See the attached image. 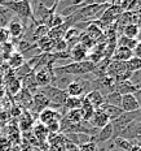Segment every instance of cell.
I'll return each mask as SVG.
<instances>
[{
	"label": "cell",
	"instance_id": "obj_1",
	"mask_svg": "<svg viewBox=\"0 0 141 151\" xmlns=\"http://www.w3.org/2000/svg\"><path fill=\"white\" fill-rule=\"evenodd\" d=\"M96 72V64H93L91 60H84L80 63H69L66 65L61 67H53V74L55 76H86L92 74Z\"/></svg>",
	"mask_w": 141,
	"mask_h": 151
},
{
	"label": "cell",
	"instance_id": "obj_2",
	"mask_svg": "<svg viewBox=\"0 0 141 151\" xmlns=\"http://www.w3.org/2000/svg\"><path fill=\"white\" fill-rule=\"evenodd\" d=\"M0 5L4 7V8H7L8 11L12 12V13H14L21 21L22 20L23 21L30 20V21H33V24H35L34 17H33L31 3L27 1V0H23V1H1Z\"/></svg>",
	"mask_w": 141,
	"mask_h": 151
},
{
	"label": "cell",
	"instance_id": "obj_3",
	"mask_svg": "<svg viewBox=\"0 0 141 151\" xmlns=\"http://www.w3.org/2000/svg\"><path fill=\"white\" fill-rule=\"evenodd\" d=\"M39 93H42L43 95L47 96V99L49 100L51 103V108L52 107H56V108H60V107H64V103L66 100V91H62L57 89V87H53V86H45V87H39L38 89Z\"/></svg>",
	"mask_w": 141,
	"mask_h": 151
},
{
	"label": "cell",
	"instance_id": "obj_4",
	"mask_svg": "<svg viewBox=\"0 0 141 151\" xmlns=\"http://www.w3.org/2000/svg\"><path fill=\"white\" fill-rule=\"evenodd\" d=\"M139 119H141L140 111L130 112V113L123 112L118 119H115L114 121H111L113 130H114V137H119V136H120V133L124 130V129H126L127 127H130L133 121L139 120Z\"/></svg>",
	"mask_w": 141,
	"mask_h": 151
},
{
	"label": "cell",
	"instance_id": "obj_5",
	"mask_svg": "<svg viewBox=\"0 0 141 151\" xmlns=\"http://www.w3.org/2000/svg\"><path fill=\"white\" fill-rule=\"evenodd\" d=\"M35 74V81L38 83V87H45L49 86L52 83L53 80V64H48L45 67L38 69L36 72H34Z\"/></svg>",
	"mask_w": 141,
	"mask_h": 151
},
{
	"label": "cell",
	"instance_id": "obj_6",
	"mask_svg": "<svg viewBox=\"0 0 141 151\" xmlns=\"http://www.w3.org/2000/svg\"><path fill=\"white\" fill-rule=\"evenodd\" d=\"M45 108H51V103H49V100L47 99L45 95H43L42 93L36 91L33 95V104H31V108H30L31 112L40 113Z\"/></svg>",
	"mask_w": 141,
	"mask_h": 151
},
{
	"label": "cell",
	"instance_id": "obj_7",
	"mask_svg": "<svg viewBox=\"0 0 141 151\" xmlns=\"http://www.w3.org/2000/svg\"><path fill=\"white\" fill-rule=\"evenodd\" d=\"M7 30L9 33V37L14 38V39H20L25 34V25L21 22L20 18L16 17V18H12V21L8 24Z\"/></svg>",
	"mask_w": 141,
	"mask_h": 151
},
{
	"label": "cell",
	"instance_id": "obj_8",
	"mask_svg": "<svg viewBox=\"0 0 141 151\" xmlns=\"http://www.w3.org/2000/svg\"><path fill=\"white\" fill-rule=\"evenodd\" d=\"M62 117H64V115H60V112L53 108H45L39 113V121L44 127L55 120H62Z\"/></svg>",
	"mask_w": 141,
	"mask_h": 151
},
{
	"label": "cell",
	"instance_id": "obj_9",
	"mask_svg": "<svg viewBox=\"0 0 141 151\" xmlns=\"http://www.w3.org/2000/svg\"><path fill=\"white\" fill-rule=\"evenodd\" d=\"M120 108L123 112L130 113V112H137L139 111V103L133 94H127V95H122V103Z\"/></svg>",
	"mask_w": 141,
	"mask_h": 151
},
{
	"label": "cell",
	"instance_id": "obj_10",
	"mask_svg": "<svg viewBox=\"0 0 141 151\" xmlns=\"http://www.w3.org/2000/svg\"><path fill=\"white\" fill-rule=\"evenodd\" d=\"M113 137H114V130H113L111 122H109L108 125H105L104 128L98 130V133L96 134V137H95V139H93V142H95L96 145L105 143V142H109V141H111Z\"/></svg>",
	"mask_w": 141,
	"mask_h": 151
},
{
	"label": "cell",
	"instance_id": "obj_11",
	"mask_svg": "<svg viewBox=\"0 0 141 151\" xmlns=\"http://www.w3.org/2000/svg\"><path fill=\"white\" fill-rule=\"evenodd\" d=\"M88 122L95 129H98L100 130V129H102L105 125H108L109 122H110V120H109V117L101 111V109L97 108V109H95V113H93V116L91 117V120Z\"/></svg>",
	"mask_w": 141,
	"mask_h": 151
},
{
	"label": "cell",
	"instance_id": "obj_12",
	"mask_svg": "<svg viewBox=\"0 0 141 151\" xmlns=\"http://www.w3.org/2000/svg\"><path fill=\"white\" fill-rule=\"evenodd\" d=\"M69 52H70V59H73L74 63H80V61L87 60V52H88V50L80 45V43H77L75 46L70 47Z\"/></svg>",
	"mask_w": 141,
	"mask_h": 151
},
{
	"label": "cell",
	"instance_id": "obj_13",
	"mask_svg": "<svg viewBox=\"0 0 141 151\" xmlns=\"http://www.w3.org/2000/svg\"><path fill=\"white\" fill-rule=\"evenodd\" d=\"M133 56V52L128 48H124V47H115V50L113 51L111 55V61H118V63H127L131 58Z\"/></svg>",
	"mask_w": 141,
	"mask_h": 151
},
{
	"label": "cell",
	"instance_id": "obj_14",
	"mask_svg": "<svg viewBox=\"0 0 141 151\" xmlns=\"http://www.w3.org/2000/svg\"><path fill=\"white\" fill-rule=\"evenodd\" d=\"M84 99H86L95 109L100 108V107L104 104V102H105L104 95H102L98 90H91L89 93H87L86 95H84Z\"/></svg>",
	"mask_w": 141,
	"mask_h": 151
},
{
	"label": "cell",
	"instance_id": "obj_15",
	"mask_svg": "<svg viewBox=\"0 0 141 151\" xmlns=\"http://www.w3.org/2000/svg\"><path fill=\"white\" fill-rule=\"evenodd\" d=\"M139 90L135 85L131 82L130 80L128 81H120V82H117L115 83V89L114 91L119 93L120 95H127V94H135L136 91Z\"/></svg>",
	"mask_w": 141,
	"mask_h": 151
},
{
	"label": "cell",
	"instance_id": "obj_16",
	"mask_svg": "<svg viewBox=\"0 0 141 151\" xmlns=\"http://www.w3.org/2000/svg\"><path fill=\"white\" fill-rule=\"evenodd\" d=\"M38 50L42 53H53V48H55V40H52L48 35L39 39L35 43Z\"/></svg>",
	"mask_w": 141,
	"mask_h": 151
},
{
	"label": "cell",
	"instance_id": "obj_17",
	"mask_svg": "<svg viewBox=\"0 0 141 151\" xmlns=\"http://www.w3.org/2000/svg\"><path fill=\"white\" fill-rule=\"evenodd\" d=\"M100 109H101V111L104 112L106 116H108L109 120H110V122L114 121L115 119H118L119 116L123 113L122 108H119V107H114V106H110V104H106V103H104V104L100 107Z\"/></svg>",
	"mask_w": 141,
	"mask_h": 151
},
{
	"label": "cell",
	"instance_id": "obj_18",
	"mask_svg": "<svg viewBox=\"0 0 141 151\" xmlns=\"http://www.w3.org/2000/svg\"><path fill=\"white\" fill-rule=\"evenodd\" d=\"M21 83H22L23 89L29 90L33 95L38 91V89H39V87H38L36 81H35V74H34V72L33 73H30V74H27L26 77H23L22 80H21Z\"/></svg>",
	"mask_w": 141,
	"mask_h": 151
},
{
	"label": "cell",
	"instance_id": "obj_19",
	"mask_svg": "<svg viewBox=\"0 0 141 151\" xmlns=\"http://www.w3.org/2000/svg\"><path fill=\"white\" fill-rule=\"evenodd\" d=\"M84 34H87L93 42H96L98 38H101L102 35H104V31H102V29L96 22H89L86 31H84Z\"/></svg>",
	"mask_w": 141,
	"mask_h": 151
},
{
	"label": "cell",
	"instance_id": "obj_20",
	"mask_svg": "<svg viewBox=\"0 0 141 151\" xmlns=\"http://www.w3.org/2000/svg\"><path fill=\"white\" fill-rule=\"evenodd\" d=\"M16 99L18 100V103L23 104L25 107L31 108V104H33V94H31L29 90H26V89H23L22 87L20 93L16 95Z\"/></svg>",
	"mask_w": 141,
	"mask_h": 151
},
{
	"label": "cell",
	"instance_id": "obj_21",
	"mask_svg": "<svg viewBox=\"0 0 141 151\" xmlns=\"http://www.w3.org/2000/svg\"><path fill=\"white\" fill-rule=\"evenodd\" d=\"M65 121H67L69 125H75V124H79L80 121H83L82 117V112L79 109H71V111H67L65 113Z\"/></svg>",
	"mask_w": 141,
	"mask_h": 151
},
{
	"label": "cell",
	"instance_id": "obj_22",
	"mask_svg": "<svg viewBox=\"0 0 141 151\" xmlns=\"http://www.w3.org/2000/svg\"><path fill=\"white\" fill-rule=\"evenodd\" d=\"M48 31H49V29L45 26V25H43V24L36 25L35 29H34V31H33V34H31V40L30 42L31 43H36L39 39H42V38L48 35Z\"/></svg>",
	"mask_w": 141,
	"mask_h": 151
},
{
	"label": "cell",
	"instance_id": "obj_23",
	"mask_svg": "<svg viewBox=\"0 0 141 151\" xmlns=\"http://www.w3.org/2000/svg\"><path fill=\"white\" fill-rule=\"evenodd\" d=\"M64 24H65V18L62 17L61 14H58V13H53V14H51L48 18H47L43 25H45V26L48 27V29H53V27L61 26V25H64Z\"/></svg>",
	"mask_w": 141,
	"mask_h": 151
},
{
	"label": "cell",
	"instance_id": "obj_24",
	"mask_svg": "<svg viewBox=\"0 0 141 151\" xmlns=\"http://www.w3.org/2000/svg\"><path fill=\"white\" fill-rule=\"evenodd\" d=\"M69 29V26L66 24L61 25V26H57V27H53V29H49L48 31V37L51 38L52 40H58V39H64L65 37V33H66V30Z\"/></svg>",
	"mask_w": 141,
	"mask_h": 151
},
{
	"label": "cell",
	"instance_id": "obj_25",
	"mask_svg": "<svg viewBox=\"0 0 141 151\" xmlns=\"http://www.w3.org/2000/svg\"><path fill=\"white\" fill-rule=\"evenodd\" d=\"M8 64L12 69H17V68L22 67V65L25 64V58L21 55L20 52L16 51L8 58Z\"/></svg>",
	"mask_w": 141,
	"mask_h": 151
},
{
	"label": "cell",
	"instance_id": "obj_26",
	"mask_svg": "<svg viewBox=\"0 0 141 151\" xmlns=\"http://www.w3.org/2000/svg\"><path fill=\"white\" fill-rule=\"evenodd\" d=\"M106 104H110V106H114V107H119L120 108V103H122V95L117 91H111V93L106 94L104 96Z\"/></svg>",
	"mask_w": 141,
	"mask_h": 151
},
{
	"label": "cell",
	"instance_id": "obj_27",
	"mask_svg": "<svg viewBox=\"0 0 141 151\" xmlns=\"http://www.w3.org/2000/svg\"><path fill=\"white\" fill-rule=\"evenodd\" d=\"M139 31H140V27L137 26V25L130 24V25H126V26L122 29V35L127 37V38H131V39H137Z\"/></svg>",
	"mask_w": 141,
	"mask_h": 151
},
{
	"label": "cell",
	"instance_id": "obj_28",
	"mask_svg": "<svg viewBox=\"0 0 141 151\" xmlns=\"http://www.w3.org/2000/svg\"><path fill=\"white\" fill-rule=\"evenodd\" d=\"M83 103V98H75V96H66V100L64 103V107L67 109V111H71V109H79L82 107Z\"/></svg>",
	"mask_w": 141,
	"mask_h": 151
},
{
	"label": "cell",
	"instance_id": "obj_29",
	"mask_svg": "<svg viewBox=\"0 0 141 151\" xmlns=\"http://www.w3.org/2000/svg\"><path fill=\"white\" fill-rule=\"evenodd\" d=\"M115 43H117L118 47H124V48H128V50H131V51H133L135 47H136L137 43H139V40L137 39H131V38L120 35L118 38V42H115Z\"/></svg>",
	"mask_w": 141,
	"mask_h": 151
},
{
	"label": "cell",
	"instance_id": "obj_30",
	"mask_svg": "<svg viewBox=\"0 0 141 151\" xmlns=\"http://www.w3.org/2000/svg\"><path fill=\"white\" fill-rule=\"evenodd\" d=\"M80 112H82V117H83V121H89L91 117L93 116L95 113V108L84 99L83 96V103H82V107H80Z\"/></svg>",
	"mask_w": 141,
	"mask_h": 151
},
{
	"label": "cell",
	"instance_id": "obj_31",
	"mask_svg": "<svg viewBox=\"0 0 141 151\" xmlns=\"http://www.w3.org/2000/svg\"><path fill=\"white\" fill-rule=\"evenodd\" d=\"M7 89H8V93L11 94V95H17L18 93L21 91L22 89V83H21L20 80H17V78H12V80L8 81V85H7Z\"/></svg>",
	"mask_w": 141,
	"mask_h": 151
},
{
	"label": "cell",
	"instance_id": "obj_32",
	"mask_svg": "<svg viewBox=\"0 0 141 151\" xmlns=\"http://www.w3.org/2000/svg\"><path fill=\"white\" fill-rule=\"evenodd\" d=\"M111 142L114 143L115 147H118V149H120L123 151H130V149L133 146V145L131 143L128 139H126V138H122V137H113Z\"/></svg>",
	"mask_w": 141,
	"mask_h": 151
},
{
	"label": "cell",
	"instance_id": "obj_33",
	"mask_svg": "<svg viewBox=\"0 0 141 151\" xmlns=\"http://www.w3.org/2000/svg\"><path fill=\"white\" fill-rule=\"evenodd\" d=\"M126 67H127V70L131 72V73L140 70V69H141V59L132 56V58H131L130 60L126 63Z\"/></svg>",
	"mask_w": 141,
	"mask_h": 151
},
{
	"label": "cell",
	"instance_id": "obj_34",
	"mask_svg": "<svg viewBox=\"0 0 141 151\" xmlns=\"http://www.w3.org/2000/svg\"><path fill=\"white\" fill-rule=\"evenodd\" d=\"M34 136H35L39 141H45L47 139V136H48V132L44 125L42 124H38L35 128H34Z\"/></svg>",
	"mask_w": 141,
	"mask_h": 151
},
{
	"label": "cell",
	"instance_id": "obj_35",
	"mask_svg": "<svg viewBox=\"0 0 141 151\" xmlns=\"http://www.w3.org/2000/svg\"><path fill=\"white\" fill-rule=\"evenodd\" d=\"M45 129L48 132V134H57L61 130V120H55L52 122H49L48 125H45Z\"/></svg>",
	"mask_w": 141,
	"mask_h": 151
},
{
	"label": "cell",
	"instance_id": "obj_36",
	"mask_svg": "<svg viewBox=\"0 0 141 151\" xmlns=\"http://www.w3.org/2000/svg\"><path fill=\"white\" fill-rule=\"evenodd\" d=\"M69 50V45L65 39H58L55 42V48H53V52H65Z\"/></svg>",
	"mask_w": 141,
	"mask_h": 151
},
{
	"label": "cell",
	"instance_id": "obj_37",
	"mask_svg": "<svg viewBox=\"0 0 141 151\" xmlns=\"http://www.w3.org/2000/svg\"><path fill=\"white\" fill-rule=\"evenodd\" d=\"M130 81L137 87V89H141V69L137 72H133V73L131 74Z\"/></svg>",
	"mask_w": 141,
	"mask_h": 151
},
{
	"label": "cell",
	"instance_id": "obj_38",
	"mask_svg": "<svg viewBox=\"0 0 141 151\" xmlns=\"http://www.w3.org/2000/svg\"><path fill=\"white\" fill-rule=\"evenodd\" d=\"M11 141L5 137H0V151H11Z\"/></svg>",
	"mask_w": 141,
	"mask_h": 151
},
{
	"label": "cell",
	"instance_id": "obj_39",
	"mask_svg": "<svg viewBox=\"0 0 141 151\" xmlns=\"http://www.w3.org/2000/svg\"><path fill=\"white\" fill-rule=\"evenodd\" d=\"M78 151H97V145L95 142H88L86 145L79 146V150Z\"/></svg>",
	"mask_w": 141,
	"mask_h": 151
},
{
	"label": "cell",
	"instance_id": "obj_40",
	"mask_svg": "<svg viewBox=\"0 0 141 151\" xmlns=\"http://www.w3.org/2000/svg\"><path fill=\"white\" fill-rule=\"evenodd\" d=\"M9 33L7 27H0V43H7L9 40Z\"/></svg>",
	"mask_w": 141,
	"mask_h": 151
},
{
	"label": "cell",
	"instance_id": "obj_41",
	"mask_svg": "<svg viewBox=\"0 0 141 151\" xmlns=\"http://www.w3.org/2000/svg\"><path fill=\"white\" fill-rule=\"evenodd\" d=\"M132 52H133V56H135V58L141 59V42L137 43V46L135 47V50H133Z\"/></svg>",
	"mask_w": 141,
	"mask_h": 151
},
{
	"label": "cell",
	"instance_id": "obj_42",
	"mask_svg": "<svg viewBox=\"0 0 141 151\" xmlns=\"http://www.w3.org/2000/svg\"><path fill=\"white\" fill-rule=\"evenodd\" d=\"M133 95H135V98H136L137 103H139V111H140V113H141V89L137 90L136 93L133 94Z\"/></svg>",
	"mask_w": 141,
	"mask_h": 151
},
{
	"label": "cell",
	"instance_id": "obj_43",
	"mask_svg": "<svg viewBox=\"0 0 141 151\" xmlns=\"http://www.w3.org/2000/svg\"><path fill=\"white\" fill-rule=\"evenodd\" d=\"M25 116H27V117H29V124H31V125H33V120H31L30 115H27V113H25ZM26 124H27V121H23V120H21V128H22V130H26V129H27Z\"/></svg>",
	"mask_w": 141,
	"mask_h": 151
},
{
	"label": "cell",
	"instance_id": "obj_44",
	"mask_svg": "<svg viewBox=\"0 0 141 151\" xmlns=\"http://www.w3.org/2000/svg\"><path fill=\"white\" fill-rule=\"evenodd\" d=\"M130 151H141V150H140V146H137V145H133V146L130 149Z\"/></svg>",
	"mask_w": 141,
	"mask_h": 151
},
{
	"label": "cell",
	"instance_id": "obj_45",
	"mask_svg": "<svg viewBox=\"0 0 141 151\" xmlns=\"http://www.w3.org/2000/svg\"><path fill=\"white\" fill-rule=\"evenodd\" d=\"M109 151H123V150H120V149H118V147H115L114 143H113V146L110 147V150H109Z\"/></svg>",
	"mask_w": 141,
	"mask_h": 151
},
{
	"label": "cell",
	"instance_id": "obj_46",
	"mask_svg": "<svg viewBox=\"0 0 141 151\" xmlns=\"http://www.w3.org/2000/svg\"><path fill=\"white\" fill-rule=\"evenodd\" d=\"M137 26H139L140 29H141V14L139 16V20H137Z\"/></svg>",
	"mask_w": 141,
	"mask_h": 151
},
{
	"label": "cell",
	"instance_id": "obj_47",
	"mask_svg": "<svg viewBox=\"0 0 141 151\" xmlns=\"http://www.w3.org/2000/svg\"><path fill=\"white\" fill-rule=\"evenodd\" d=\"M137 14H141V1H140V7H139V11H137Z\"/></svg>",
	"mask_w": 141,
	"mask_h": 151
},
{
	"label": "cell",
	"instance_id": "obj_48",
	"mask_svg": "<svg viewBox=\"0 0 141 151\" xmlns=\"http://www.w3.org/2000/svg\"><path fill=\"white\" fill-rule=\"evenodd\" d=\"M140 150H141V145H140Z\"/></svg>",
	"mask_w": 141,
	"mask_h": 151
}]
</instances>
